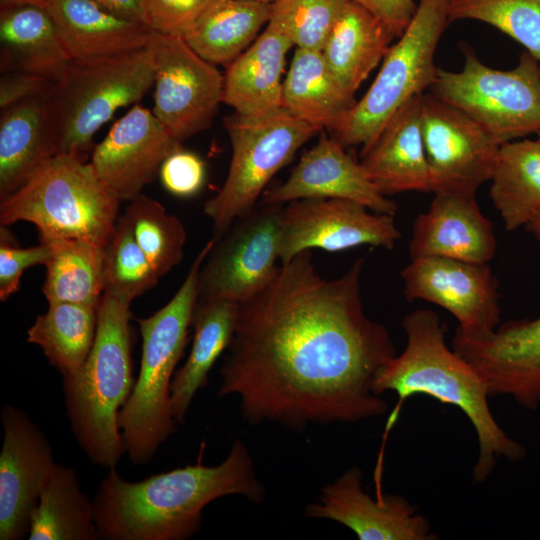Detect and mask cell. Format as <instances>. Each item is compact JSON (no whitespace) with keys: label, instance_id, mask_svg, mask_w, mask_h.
<instances>
[{"label":"cell","instance_id":"cell-1","mask_svg":"<svg viewBox=\"0 0 540 540\" xmlns=\"http://www.w3.org/2000/svg\"><path fill=\"white\" fill-rule=\"evenodd\" d=\"M364 258L327 280L311 250L280 265L260 292L238 303L220 374L219 397L237 395L251 425L357 423L384 415L372 391L378 371L397 354L387 329L361 299Z\"/></svg>","mask_w":540,"mask_h":540},{"label":"cell","instance_id":"cell-2","mask_svg":"<svg viewBox=\"0 0 540 540\" xmlns=\"http://www.w3.org/2000/svg\"><path fill=\"white\" fill-rule=\"evenodd\" d=\"M241 495L259 504L266 495L246 444L237 439L216 466L199 457L188 464L137 482L110 468L93 500L99 538L107 540H184L202 523V511L215 499Z\"/></svg>","mask_w":540,"mask_h":540},{"label":"cell","instance_id":"cell-3","mask_svg":"<svg viewBox=\"0 0 540 540\" xmlns=\"http://www.w3.org/2000/svg\"><path fill=\"white\" fill-rule=\"evenodd\" d=\"M406 345L376 374L372 391L380 396L393 391L399 406L412 395L424 394L460 409L473 425L478 456L472 469L474 483L491 475L498 459L519 462L526 449L509 437L495 420L488 403V388L476 370L445 341L439 316L416 309L402 320Z\"/></svg>","mask_w":540,"mask_h":540},{"label":"cell","instance_id":"cell-4","mask_svg":"<svg viewBox=\"0 0 540 540\" xmlns=\"http://www.w3.org/2000/svg\"><path fill=\"white\" fill-rule=\"evenodd\" d=\"M130 304L104 291L92 349L77 371L63 376L67 414L76 439L93 464L108 469L125 452L118 414L136 381Z\"/></svg>","mask_w":540,"mask_h":540},{"label":"cell","instance_id":"cell-5","mask_svg":"<svg viewBox=\"0 0 540 540\" xmlns=\"http://www.w3.org/2000/svg\"><path fill=\"white\" fill-rule=\"evenodd\" d=\"M215 241L212 237L202 247L173 298L153 315L137 319L142 337L140 372L118 414L125 452L134 464L150 461L176 430L170 407L171 383L187 345L200 269Z\"/></svg>","mask_w":540,"mask_h":540},{"label":"cell","instance_id":"cell-6","mask_svg":"<svg viewBox=\"0 0 540 540\" xmlns=\"http://www.w3.org/2000/svg\"><path fill=\"white\" fill-rule=\"evenodd\" d=\"M120 200L79 156L56 154L1 200L0 223L34 224L39 235L81 238L107 245Z\"/></svg>","mask_w":540,"mask_h":540},{"label":"cell","instance_id":"cell-7","mask_svg":"<svg viewBox=\"0 0 540 540\" xmlns=\"http://www.w3.org/2000/svg\"><path fill=\"white\" fill-rule=\"evenodd\" d=\"M151 46L111 56L70 60L49 94L56 154L83 158L97 131L154 84Z\"/></svg>","mask_w":540,"mask_h":540},{"label":"cell","instance_id":"cell-8","mask_svg":"<svg viewBox=\"0 0 540 540\" xmlns=\"http://www.w3.org/2000/svg\"><path fill=\"white\" fill-rule=\"evenodd\" d=\"M224 125L232 146L229 170L222 187L204 204L215 239L255 208L273 176L322 131L284 107L262 116L234 112L224 118Z\"/></svg>","mask_w":540,"mask_h":540},{"label":"cell","instance_id":"cell-9","mask_svg":"<svg viewBox=\"0 0 540 540\" xmlns=\"http://www.w3.org/2000/svg\"><path fill=\"white\" fill-rule=\"evenodd\" d=\"M450 0H419L416 12L391 45L369 89L357 100L334 138L344 147L369 145L389 119L433 84L435 52L449 24Z\"/></svg>","mask_w":540,"mask_h":540},{"label":"cell","instance_id":"cell-10","mask_svg":"<svg viewBox=\"0 0 540 540\" xmlns=\"http://www.w3.org/2000/svg\"><path fill=\"white\" fill-rule=\"evenodd\" d=\"M430 90L472 118L500 146L540 132V62L527 51L515 67L500 70L465 50L462 69L438 68Z\"/></svg>","mask_w":540,"mask_h":540},{"label":"cell","instance_id":"cell-11","mask_svg":"<svg viewBox=\"0 0 540 540\" xmlns=\"http://www.w3.org/2000/svg\"><path fill=\"white\" fill-rule=\"evenodd\" d=\"M282 205L255 207L216 239L200 269L198 301L241 303L274 279L280 268Z\"/></svg>","mask_w":540,"mask_h":540},{"label":"cell","instance_id":"cell-12","mask_svg":"<svg viewBox=\"0 0 540 540\" xmlns=\"http://www.w3.org/2000/svg\"><path fill=\"white\" fill-rule=\"evenodd\" d=\"M153 113L179 142L207 130L223 99L224 76L181 36L154 32Z\"/></svg>","mask_w":540,"mask_h":540},{"label":"cell","instance_id":"cell-13","mask_svg":"<svg viewBox=\"0 0 540 540\" xmlns=\"http://www.w3.org/2000/svg\"><path fill=\"white\" fill-rule=\"evenodd\" d=\"M401 233L394 216L373 212L348 199H300L282 205L279 261L312 248L329 252L362 245L392 249Z\"/></svg>","mask_w":540,"mask_h":540},{"label":"cell","instance_id":"cell-14","mask_svg":"<svg viewBox=\"0 0 540 540\" xmlns=\"http://www.w3.org/2000/svg\"><path fill=\"white\" fill-rule=\"evenodd\" d=\"M526 228L540 240V218ZM452 349L485 382L490 396H511L522 407H540V317L509 320L482 335L455 331Z\"/></svg>","mask_w":540,"mask_h":540},{"label":"cell","instance_id":"cell-15","mask_svg":"<svg viewBox=\"0 0 540 540\" xmlns=\"http://www.w3.org/2000/svg\"><path fill=\"white\" fill-rule=\"evenodd\" d=\"M421 122L431 192L476 195L491 179L500 145L467 114L432 94L423 95Z\"/></svg>","mask_w":540,"mask_h":540},{"label":"cell","instance_id":"cell-16","mask_svg":"<svg viewBox=\"0 0 540 540\" xmlns=\"http://www.w3.org/2000/svg\"><path fill=\"white\" fill-rule=\"evenodd\" d=\"M401 277L408 301L421 299L444 308L464 334H486L500 324L498 283L488 263L414 258L402 269Z\"/></svg>","mask_w":540,"mask_h":540},{"label":"cell","instance_id":"cell-17","mask_svg":"<svg viewBox=\"0 0 540 540\" xmlns=\"http://www.w3.org/2000/svg\"><path fill=\"white\" fill-rule=\"evenodd\" d=\"M0 419V539L20 540L56 463L44 433L23 410L5 406Z\"/></svg>","mask_w":540,"mask_h":540},{"label":"cell","instance_id":"cell-18","mask_svg":"<svg viewBox=\"0 0 540 540\" xmlns=\"http://www.w3.org/2000/svg\"><path fill=\"white\" fill-rule=\"evenodd\" d=\"M153 111L134 104L92 151L99 179L120 201H132L159 175L167 157L182 149Z\"/></svg>","mask_w":540,"mask_h":540},{"label":"cell","instance_id":"cell-19","mask_svg":"<svg viewBox=\"0 0 540 540\" xmlns=\"http://www.w3.org/2000/svg\"><path fill=\"white\" fill-rule=\"evenodd\" d=\"M362 470L351 467L321 489L317 502L305 508L309 518L328 519L352 530L360 540H434L428 519L405 497L362 488Z\"/></svg>","mask_w":540,"mask_h":540},{"label":"cell","instance_id":"cell-20","mask_svg":"<svg viewBox=\"0 0 540 540\" xmlns=\"http://www.w3.org/2000/svg\"><path fill=\"white\" fill-rule=\"evenodd\" d=\"M311 198H340L359 202L373 212L395 216L398 206L366 176L360 161L334 137L320 134L304 152L287 180L263 192L260 204H284Z\"/></svg>","mask_w":540,"mask_h":540},{"label":"cell","instance_id":"cell-21","mask_svg":"<svg viewBox=\"0 0 540 540\" xmlns=\"http://www.w3.org/2000/svg\"><path fill=\"white\" fill-rule=\"evenodd\" d=\"M434 195L428 210L414 220L410 258L433 256L488 263L496 252V236L475 194L442 191Z\"/></svg>","mask_w":540,"mask_h":540},{"label":"cell","instance_id":"cell-22","mask_svg":"<svg viewBox=\"0 0 540 540\" xmlns=\"http://www.w3.org/2000/svg\"><path fill=\"white\" fill-rule=\"evenodd\" d=\"M423 95L403 105L361 150L360 164L366 176L385 196L408 191L431 192L422 135Z\"/></svg>","mask_w":540,"mask_h":540},{"label":"cell","instance_id":"cell-23","mask_svg":"<svg viewBox=\"0 0 540 540\" xmlns=\"http://www.w3.org/2000/svg\"><path fill=\"white\" fill-rule=\"evenodd\" d=\"M50 14L70 60L120 54L150 46L154 31L93 0H49Z\"/></svg>","mask_w":540,"mask_h":540},{"label":"cell","instance_id":"cell-24","mask_svg":"<svg viewBox=\"0 0 540 540\" xmlns=\"http://www.w3.org/2000/svg\"><path fill=\"white\" fill-rule=\"evenodd\" d=\"M293 43L267 24L265 30L227 65L222 102L241 116H262L283 107L286 54Z\"/></svg>","mask_w":540,"mask_h":540},{"label":"cell","instance_id":"cell-25","mask_svg":"<svg viewBox=\"0 0 540 540\" xmlns=\"http://www.w3.org/2000/svg\"><path fill=\"white\" fill-rule=\"evenodd\" d=\"M56 155L49 94L1 110L0 199L20 188Z\"/></svg>","mask_w":540,"mask_h":540},{"label":"cell","instance_id":"cell-26","mask_svg":"<svg viewBox=\"0 0 540 540\" xmlns=\"http://www.w3.org/2000/svg\"><path fill=\"white\" fill-rule=\"evenodd\" d=\"M70 58L44 7L6 4L0 9V71L35 74L56 82Z\"/></svg>","mask_w":540,"mask_h":540},{"label":"cell","instance_id":"cell-27","mask_svg":"<svg viewBox=\"0 0 540 540\" xmlns=\"http://www.w3.org/2000/svg\"><path fill=\"white\" fill-rule=\"evenodd\" d=\"M396 37L388 24L360 3L349 0L321 52L340 83L355 94Z\"/></svg>","mask_w":540,"mask_h":540},{"label":"cell","instance_id":"cell-28","mask_svg":"<svg viewBox=\"0 0 540 540\" xmlns=\"http://www.w3.org/2000/svg\"><path fill=\"white\" fill-rule=\"evenodd\" d=\"M283 107L336 134L357 100L336 78L320 50L296 47L283 81Z\"/></svg>","mask_w":540,"mask_h":540},{"label":"cell","instance_id":"cell-29","mask_svg":"<svg viewBox=\"0 0 540 540\" xmlns=\"http://www.w3.org/2000/svg\"><path fill=\"white\" fill-rule=\"evenodd\" d=\"M237 315L238 303L234 301H197L191 324L194 329L191 350L171 383L170 407L176 423L184 422L195 394L207 384L209 371L229 347Z\"/></svg>","mask_w":540,"mask_h":540},{"label":"cell","instance_id":"cell-30","mask_svg":"<svg viewBox=\"0 0 540 540\" xmlns=\"http://www.w3.org/2000/svg\"><path fill=\"white\" fill-rule=\"evenodd\" d=\"M269 18V3L214 0L181 37L205 60L227 66L256 40Z\"/></svg>","mask_w":540,"mask_h":540},{"label":"cell","instance_id":"cell-31","mask_svg":"<svg viewBox=\"0 0 540 540\" xmlns=\"http://www.w3.org/2000/svg\"><path fill=\"white\" fill-rule=\"evenodd\" d=\"M490 181V198L508 231L540 218V139L502 144Z\"/></svg>","mask_w":540,"mask_h":540},{"label":"cell","instance_id":"cell-32","mask_svg":"<svg viewBox=\"0 0 540 540\" xmlns=\"http://www.w3.org/2000/svg\"><path fill=\"white\" fill-rule=\"evenodd\" d=\"M40 241L50 247L42 288L48 303L72 302L98 307L105 290L107 245L49 235H40Z\"/></svg>","mask_w":540,"mask_h":540},{"label":"cell","instance_id":"cell-33","mask_svg":"<svg viewBox=\"0 0 540 540\" xmlns=\"http://www.w3.org/2000/svg\"><path fill=\"white\" fill-rule=\"evenodd\" d=\"M30 540H95L99 533L93 501L81 491L76 472L55 464L34 508Z\"/></svg>","mask_w":540,"mask_h":540},{"label":"cell","instance_id":"cell-34","mask_svg":"<svg viewBox=\"0 0 540 540\" xmlns=\"http://www.w3.org/2000/svg\"><path fill=\"white\" fill-rule=\"evenodd\" d=\"M27 331V341L38 345L62 376L77 371L95 341L98 307L72 302L48 303Z\"/></svg>","mask_w":540,"mask_h":540},{"label":"cell","instance_id":"cell-35","mask_svg":"<svg viewBox=\"0 0 540 540\" xmlns=\"http://www.w3.org/2000/svg\"><path fill=\"white\" fill-rule=\"evenodd\" d=\"M132 234L146 258L159 275H165L183 258L186 231L175 215L146 195H139L125 210Z\"/></svg>","mask_w":540,"mask_h":540},{"label":"cell","instance_id":"cell-36","mask_svg":"<svg viewBox=\"0 0 540 540\" xmlns=\"http://www.w3.org/2000/svg\"><path fill=\"white\" fill-rule=\"evenodd\" d=\"M467 19L494 26L540 62V0H450L449 23Z\"/></svg>","mask_w":540,"mask_h":540},{"label":"cell","instance_id":"cell-37","mask_svg":"<svg viewBox=\"0 0 540 540\" xmlns=\"http://www.w3.org/2000/svg\"><path fill=\"white\" fill-rule=\"evenodd\" d=\"M159 278L138 246L128 221L121 216L106 247L104 291L132 302L155 287Z\"/></svg>","mask_w":540,"mask_h":540},{"label":"cell","instance_id":"cell-38","mask_svg":"<svg viewBox=\"0 0 540 540\" xmlns=\"http://www.w3.org/2000/svg\"><path fill=\"white\" fill-rule=\"evenodd\" d=\"M349 0H276L268 24L298 48L322 50Z\"/></svg>","mask_w":540,"mask_h":540},{"label":"cell","instance_id":"cell-39","mask_svg":"<svg viewBox=\"0 0 540 540\" xmlns=\"http://www.w3.org/2000/svg\"><path fill=\"white\" fill-rule=\"evenodd\" d=\"M214 0H142L144 22L154 32L182 36Z\"/></svg>","mask_w":540,"mask_h":540},{"label":"cell","instance_id":"cell-40","mask_svg":"<svg viewBox=\"0 0 540 540\" xmlns=\"http://www.w3.org/2000/svg\"><path fill=\"white\" fill-rule=\"evenodd\" d=\"M50 247L40 241L33 247L22 248L12 244L8 231L1 226L0 242V300L6 301L20 287L24 271L35 265H45Z\"/></svg>","mask_w":540,"mask_h":540},{"label":"cell","instance_id":"cell-41","mask_svg":"<svg viewBox=\"0 0 540 540\" xmlns=\"http://www.w3.org/2000/svg\"><path fill=\"white\" fill-rule=\"evenodd\" d=\"M206 170L202 159L183 148L165 159L159 171L163 187L177 197H191L205 182Z\"/></svg>","mask_w":540,"mask_h":540},{"label":"cell","instance_id":"cell-42","mask_svg":"<svg viewBox=\"0 0 540 540\" xmlns=\"http://www.w3.org/2000/svg\"><path fill=\"white\" fill-rule=\"evenodd\" d=\"M54 82L51 80L19 71L1 73L0 110L29 98L50 94Z\"/></svg>","mask_w":540,"mask_h":540},{"label":"cell","instance_id":"cell-43","mask_svg":"<svg viewBox=\"0 0 540 540\" xmlns=\"http://www.w3.org/2000/svg\"><path fill=\"white\" fill-rule=\"evenodd\" d=\"M360 3L388 24L399 37L412 20L417 5L414 0H352Z\"/></svg>","mask_w":540,"mask_h":540},{"label":"cell","instance_id":"cell-44","mask_svg":"<svg viewBox=\"0 0 540 540\" xmlns=\"http://www.w3.org/2000/svg\"><path fill=\"white\" fill-rule=\"evenodd\" d=\"M93 1L121 17L145 24L142 0H93Z\"/></svg>","mask_w":540,"mask_h":540},{"label":"cell","instance_id":"cell-45","mask_svg":"<svg viewBox=\"0 0 540 540\" xmlns=\"http://www.w3.org/2000/svg\"><path fill=\"white\" fill-rule=\"evenodd\" d=\"M1 5L6 4H29V5H36L40 7H46L49 0H0Z\"/></svg>","mask_w":540,"mask_h":540},{"label":"cell","instance_id":"cell-46","mask_svg":"<svg viewBox=\"0 0 540 540\" xmlns=\"http://www.w3.org/2000/svg\"><path fill=\"white\" fill-rule=\"evenodd\" d=\"M257 1H261V2H265V3L271 4V3H273V2L276 1V0H257Z\"/></svg>","mask_w":540,"mask_h":540},{"label":"cell","instance_id":"cell-47","mask_svg":"<svg viewBox=\"0 0 540 540\" xmlns=\"http://www.w3.org/2000/svg\"><path fill=\"white\" fill-rule=\"evenodd\" d=\"M538 138L540 139V132L537 133Z\"/></svg>","mask_w":540,"mask_h":540}]
</instances>
